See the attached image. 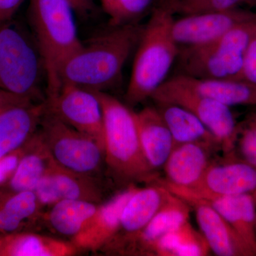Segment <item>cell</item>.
I'll return each instance as SVG.
<instances>
[{
  "label": "cell",
  "mask_w": 256,
  "mask_h": 256,
  "mask_svg": "<svg viewBox=\"0 0 256 256\" xmlns=\"http://www.w3.org/2000/svg\"><path fill=\"white\" fill-rule=\"evenodd\" d=\"M180 76L195 92L228 107L256 106V84L239 79H198Z\"/></svg>",
  "instance_id": "484cf974"
},
{
  "label": "cell",
  "mask_w": 256,
  "mask_h": 256,
  "mask_svg": "<svg viewBox=\"0 0 256 256\" xmlns=\"http://www.w3.org/2000/svg\"><path fill=\"white\" fill-rule=\"evenodd\" d=\"M256 31V22L242 24L215 41L181 47L176 62L180 75L198 79H239L244 55Z\"/></svg>",
  "instance_id": "8992f818"
},
{
  "label": "cell",
  "mask_w": 256,
  "mask_h": 256,
  "mask_svg": "<svg viewBox=\"0 0 256 256\" xmlns=\"http://www.w3.org/2000/svg\"><path fill=\"white\" fill-rule=\"evenodd\" d=\"M78 252L68 240L32 232L0 236V256H70Z\"/></svg>",
  "instance_id": "603a6c76"
},
{
  "label": "cell",
  "mask_w": 256,
  "mask_h": 256,
  "mask_svg": "<svg viewBox=\"0 0 256 256\" xmlns=\"http://www.w3.org/2000/svg\"><path fill=\"white\" fill-rule=\"evenodd\" d=\"M94 92L104 114L105 163L109 170L124 181L154 178V172L143 153L136 112L105 92Z\"/></svg>",
  "instance_id": "5b68a950"
},
{
  "label": "cell",
  "mask_w": 256,
  "mask_h": 256,
  "mask_svg": "<svg viewBox=\"0 0 256 256\" xmlns=\"http://www.w3.org/2000/svg\"><path fill=\"white\" fill-rule=\"evenodd\" d=\"M218 148L203 142L175 146L163 166L166 180L163 185L172 188H194L212 162V152Z\"/></svg>",
  "instance_id": "9a60e30c"
},
{
  "label": "cell",
  "mask_w": 256,
  "mask_h": 256,
  "mask_svg": "<svg viewBox=\"0 0 256 256\" xmlns=\"http://www.w3.org/2000/svg\"><path fill=\"white\" fill-rule=\"evenodd\" d=\"M166 186L184 200L207 196L250 194L256 198V168L235 156L210 163L203 178L194 188Z\"/></svg>",
  "instance_id": "9c48e42d"
},
{
  "label": "cell",
  "mask_w": 256,
  "mask_h": 256,
  "mask_svg": "<svg viewBox=\"0 0 256 256\" xmlns=\"http://www.w3.org/2000/svg\"><path fill=\"white\" fill-rule=\"evenodd\" d=\"M156 104L172 136L174 146L185 143L203 142L220 150V142L215 136L191 111L176 104Z\"/></svg>",
  "instance_id": "d4e9b609"
},
{
  "label": "cell",
  "mask_w": 256,
  "mask_h": 256,
  "mask_svg": "<svg viewBox=\"0 0 256 256\" xmlns=\"http://www.w3.org/2000/svg\"><path fill=\"white\" fill-rule=\"evenodd\" d=\"M46 102H28L0 111V159L30 142L40 130Z\"/></svg>",
  "instance_id": "5bb4252c"
},
{
  "label": "cell",
  "mask_w": 256,
  "mask_h": 256,
  "mask_svg": "<svg viewBox=\"0 0 256 256\" xmlns=\"http://www.w3.org/2000/svg\"><path fill=\"white\" fill-rule=\"evenodd\" d=\"M171 195L172 192L162 184L136 188L124 205L117 232L101 252L122 255L130 242L152 220Z\"/></svg>",
  "instance_id": "8fae6325"
},
{
  "label": "cell",
  "mask_w": 256,
  "mask_h": 256,
  "mask_svg": "<svg viewBox=\"0 0 256 256\" xmlns=\"http://www.w3.org/2000/svg\"><path fill=\"white\" fill-rule=\"evenodd\" d=\"M236 153L240 159L256 168V110L248 114L238 124Z\"/></svg>",
  "instance_id": "f546056e"
},
{
  "label": "cell",
  "mask_w": 256,
  "mask_h": 256,
  "mask_svg": "<svg viewBox=\"0 0 256 256\" xmlns=\"http://www.w3.org/2000/svg\"><path fill=\"white\" fill-rule=\"evenodd\" d=\"M188 203L195 210L197 224L210 252L218 256H255L232 226L210 205Z\"/></svg>",
  "instance_id": "e0dca14e"
},
{
  "label": "cell",
  "mask_w": 256,
  "mask_h": 256,
  "mask_svg": "<svg viewBox=\"0 0 256 256\" xmlns=\"http://www.w3.org/2000/svg\"><path fill=\"white\" fill-rule=\"evenodd\" d=\"M74 12L82 16H86L94 12L96 4L94 0H67Z\"/></svg>",
  "instance_id": "e575fe53"
},
{
  "label": "cell",
  "mask_w": 256,
  "mask_h": 256,
  "mask_svg": "<svg viewBox=\"0 0 256 256\" xmlns=\"http://www.w3.org/2000/svg\"><path fill=\"white\" fill-rule=\"evenodd\" d=\"M144 25L137 22L110 26L84 44L63 64L60 86L70 84L94 92H105L120 82L124 64L138 46Z\"/></svg>",
  "instance_id": "6da1fadb"
},
{
  "label": "cell",
  "mask_w": 256,
  "mask_h": 256,
  "mask_svg": "<svg viewBox=\"0 0 256 256\" xmlns=\"http://www.w3.org/2000/svg\"><path fill=\"white\" fill-rule=\"evenodd\" d=\"M210 252L204 236L188 220L160 238L153 248L152 256H205Z\"/></svg>",
  "instance_id": "4316f807"
},
{
  "label": "cell",
  "mask_w": 256,
  "mask_h": 256,
  "mask_svg": "<svg viewBox=\"0 0 256 256\" xmlns=\"http://www.w3.org/2000/svg\"><path fill=\"white\" fill-rule=\"evenodd\" d=\"M0 88L34 102L46 100L41 50L31 28L14 18L0 24Z\"/></svg>",
  "instance_id": "3957f363"
},
{
  "label": "cell",
  "mask_w": 256,
  "mask_h": 256,
  "mask_svg": "<svg viewBox=\"0 0 256 256\" xmlns=\"http://www.w3.org/2000/svg\"><path fill=\"white\" fill-rule=\"evenodd\" d=\"M43 210L34 191L0 197V236L28 230L42 224Z\"/></svg>",
  "instance_id": "7402d4cb"
},
{
  "label": "cell",
  "mask_w": 256,
  "mask_h": 256,
  "mask_svg": "<svg viewBox=\"0 0 256 256\" xmlns=\"http://www.w3.org/2000/svg\"><path fill=\"white\" fill-rule=\"evenodd\" d=\"M191 206L174 194L124 250L122 256H152L160 238L188 220Z\"/></svg>",
  "instance_id": "ac0fdd59"
},
{
  "label": "cell",
  "mask_w": 256,
  "mask_h": 256,
  "mask_svg": "<svg viewBox=\"0 0 256 256\" xmlns=\"http://www.w3.org/2000/svg\"><path fill=\"white\" fill-rule=\"evenodd\" d=\"M28 143L14 152L0 159V186L6 183L14 174L20 160L28 149Z\"/></svg>",
  "instance_id": "4dcf8cb0"
},
{
  "label": "cell",
  "mask_w": 256,
  "mask_h": 256,
  "mask_svg": "<svg viewBox=\"0 0 256 256\" xmlns=\"http://www.w3.org/2000/svg\"><path fill=\"white\" fill-rule=\"evenodd\" d=\"M74 12L67 0H30V28L38 42L46 65V99L60 90V69L82 45Z\"/></svg>",
  "instance_id": "277c9868"
},
{
  "label": "cell",
  "mask_w": 256,
  "mask_h": 256,
  "mask_svg": "<svg viewBox=\"0 0 256 256\" xmlns=\"http://www.w3.org/2000/svg\"><path fill=\"white\" fill-rule=\"evenodd\" d=\"M28 102H34V101L14 95L0 88V111L4 110L10 106Z\"/></svg>",
  "instance_id": "836d02e7"
},
{
  "label": "cell",
  "mask_w": 256,
  "mask_h": 256,
  "mask_svg": "<svg viewBox=\"0 0 256 256\" xmlns=\"http://www.w3.org/2000/svg\"><path fill=\"white\" fill-rule=\"evenodd\" d=\"M143 153L154 172L162 169L174 148V140L156 106L136 112Z\"/></svg>",
  "instance_id": "d6986e66"
},
{
  "label": "cell",
  "mask_w": 256,
  "mask_h": 256,
  "mask_svg": "<svg viewBox=\"0 0 256 256\" xmlns=\"http://www.w3.org/2000/svg\"><path fill=\"white\" fill-rule=\"evenodd\" d=\"M100 205L82 200H62L44 212L42 224L54 234L70 242L95 214Z\"/></svg>",
  "instance_id": "cb8c5ba5"
},
{
  "label": "cell",
  "mask_w": 256,
  "mask_h": 256,
  "mask_svg": "<svg viewBox=\"0 0 256 256\" xmlns=\"http://www.w3.org/2000/svg\"><path fill=\"white\" fill-rule=\"evenodd\" d=\"M40 131L54 161L62 168L96 178L106 164L100 143L64 124L47 108Z\"/></svg>",
  "instance_id": "ba28073f"
},
{
  "label": "cell",
  "mask_w": 256,
  "mask_h": 256,
  "mask_svg": "<svg viewBox=\"0 0 256 256\" xmlns=\"http://www.w3.org/2000/svg\"><path fill=\"white\" fill-rule=\"evenodd\" d=\"M24 0H0V24L14 18Z\"/></svg>",
  "instance_id": "d6a6232c"
},
{
  "label": "cell",
  "mask_w": 256,
  "mask_h": 256,
  "mask_svg": "<svg viewBox=\"0 0 256 256\" xmlns=\"http://www.w3.org/2000/svg\"><path fill=\"white\" fill-rule=\"evenodd\" d=\"M34 192L44 208L62 200L100 204L104 198L96 178L65 169L54 161Z\"/></svg>",
  "instance_id": "4fadbf2b"
},
{
  "label": "cell",
  "mask_w": 256,
  "mask_h": 256,
  "mask_svg": "<svg viewBox=\"0 0 256 256\" xmlns=\"http://www.w3.org/2000/svg\"></svg>",
  "instance_id": "8d00e7d4"
},
{
  "label": "cell",
  "mask_w": 256,
  "mask_h": 256,
  "mask_svg": "<svg viewBox=\"0 0 256 256\" xmlns=\"http://www.w3.org/2000/svg\"><path fill=\"white\" fill-rule=\"evenodd\" d=\"M186 202L206 204L226 220L256 256V198L252 195L207 196Z\"/></svg>",
  "instance_id": "ffe728a7"
},
{
  "label": "cell",
  "mask_w": 256,
  "mask_h": 256,
  "mask_svg": "<svg viewBox=\"0 0 256 256\" xmlns=\"http://www.w3.org/2000/svg\"><path fill=\"white\" fill-rule=\"evenodd\" d=\"M46 102L48 110L64 124L94 138L104 148V114L95 92L62 84L58 92Z\"/></svg>",
  "instance_id": "30bf717a"
},
{
  "label": "cell",
  "mask_w": 256,
  "mask_h": 256,
  "mask_svg": "<svg viewBox=\"0 0 256 256\" xmlns=\"http://www.w3.org/2000/svg\"><path fill=\"white\" fill-rule=\"evenodd\" d=\"M174 15L163 5H154L138 43L126 102L134 106L151 98L166 80L180 47L172 32Z\"/></svg>",
  "instance_id": "7a4b0ae2"
},
{
  "label": "cell",
  "mask_w": 256,
  "mask_h": 256,
  "mask_svg": "<svg viewBox=\"0 0 256 256\" xmlns=\"http://www.w3.org/2000/svg\"><path fill=\"white\" fill-rule=\"evenodd\" d=\"M240 80L256 85V34L246 50Z\"/></svg>",
  "instance_id": "1f68e13d"
},
{
  "label": "cell",
  "mask_w": 256,
  "mask_h": 256,
  "mask_svg": "<svg viewBox=\"0 0 256 256\" xmlns=\"http://www.w3.org/2000/svg\"><path fill=\"white\" fill-rule=\"evenodd\" d=\"M173 14L184 15L225 11L235 9L242 4L256 6V0H158Z\"/></svg>",
  "instance_id": "83f0119b"
},
{
  "label": "cell",
  "mask_w": 256,
  "mask_h": 256,
  "mask_svg": "<svg viewBox=\"0 0 256 256\" xmlns=\"http://www.w3.org/2000/svg\"><path fill=\"white\" fill-rule=\"evenodd\" d=\"M53 162L38 130L28 142V149L14 174L0 186V197L18 192L34 191Z\"/></svg>",
  "instance_id": "44dd1931"
},
{
  "label": "cell",
  "mask_w": 256,
  "mask_h": 256,
  "mask_svg": "<svg viewBox=\"0 0 256 256\" xmlns=\"http://www.w3.org/2000/svg\"><path fill=\"white\" fill-rule=\"evenodd\" d=\"M252 22H256V12L238 8L174 18L172 32L180 48L201 46L215 41L239 24Z\"/></svg>",
  "instance_id": "7c38bea8"
},
{
  "label": "cell",
  "mask_w": 256,
  "mask_h": 256,
  "mask_svg": "<svg viewBox=\"0 0 256 256\" xmlns=\"http://www.w3.org/2000/svg\"><path fill=\"white\" fill-rule=\"evenodd\" d=\"M151 98L154 102L176 104L191 111L216 138L224 156L236 154L239 124L230 107L195 92L178 74L166 79Z\"/></svg>",
  "instance_id": "52a82bcc"
},
{
  "label": "cell",
  "mask_w": 256,
  "mask_h": 256,
  "mask_svg": "<svg viewBox=\"0 0 256 256\" xmlns=\"http://www.w3.org/2000/svg\"><path fill=\"white\" fill-rule=\"evenodd\" d=\"M136 188L131 185L107 203L100 204L95 214L70 242L78 250H100L117 232L124 205Z\"/></svg>",
  "instance_id": "2e32d148"
},
{
  "label": "cell",
  "mask_w": 256,
  "mask_h": 256,
  "mask_svg": "<svg viewBox=\"0 0 256 256\" xmlns=\"http://www.w3.org/2000/svg\"></svg>",
  "instance_id": "d590c367"
},
{
  "label": "cell",
  "mask_w": 256,
  "mask_h": 256,
  "mask_svg": "<svg viewBox=\"0 0 256 256\" xmlns=\"http://www.w3.org/2000/svg\"><path fill=\"white\" fill-rule=\"evenodd\" d=\"M156 0H100L101 8L108 16L110 26L137 22Z\"/></svg>",
  "instance_id": "f1b7e54d"
}]
</instances>
